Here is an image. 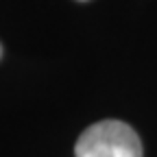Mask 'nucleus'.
Returning <instances> with one entry per match:
<instances>
[{
    "instance_id": "obj_1",
    "label": "nucleus",
    "mask_w": 157,
    "mask_h": 157,
    "mask_svg": "<svg viewBox=\"0 0 157 157\" xmlns=\"http://www.w3.org/2000/svg\"><path fill=\"white\" fill-rule=\"evenodd\" d=\"M137 133L122 120H101L87 127L74 144V157H142Z\"/></svg>"
},
{
    "instance_id": "obj_2",
    "label": "nucleus",
    "mask_w": 157,
    "mask_h": 157,
    "mask_svg": "<svg viewBox=\"0 0 157 157\" xmlns=\"http://www.w3.org/2000/svg\"><path fill=\"white\" fill-rule=\"evenodd\" d=\"M0 57H2V46H0Z\"/></svg>"
}]
</instances>
